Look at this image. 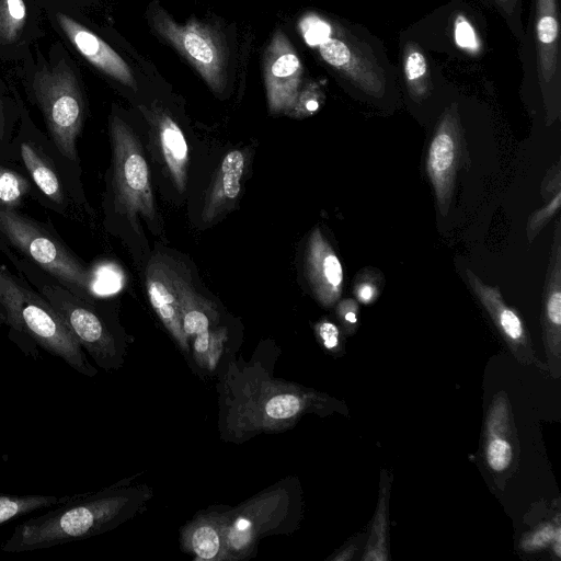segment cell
Masks as SVG:
<instances>
[{"label":"cell","instance_id":"obj_1","mask_svg":"<svg viewBox=\"0 0 561 561\" xmlns=\"http://www.w3.org/2000/svg\"><path fill=\"white\" fill-rule=\"evenodd\" d=\"M298 25L307 45L352 88L382 99L396 85L398 72L382 45L362 26L312 12L304 15Z\"/></svg>","mask_w":561,"mask_h":561},{"label":"cell","instance_id":"obj_2","mask_svg":"<svg viewBox=\"0 0 561 561\" xmlns=\"http://www.w3.org/2000/svg\"><path fill=\"white\" fill-rule=\"evenodd\" d=\"M133 500L129 491L121 489L69 496L46 513L15 526L1 550L27 552L99 535L126 517Z\"/></svg>","mask_w":561,"mask_h":561},{"label":"cell","instance_id":"obj_3","mask_svg":"<svg viewBox=\"0 0 561 561\" xmlns=\"http://www.w3.org/2000/svg\"><path fill=\"white\" fill-rule=\"evenodd\" d=\"M0 306L9 324L27 334L48 353L64 359L88 377L98 370L87 359L82 346L48 301L43 300L0 266Z\"/></svg>","mask_w":561,"mask_h":561},{"label":"cell","instance_id":"obj_4","mask_svg":"<svg viewBox=\"0 0 561 561\" xmlns=\"http://www.w3.org/2000/svg\"><path fill=\"white\" fill-rule=\"evenodd\" d=\"M520 44L524 82L540 94L547 108L559 100L561 85L560 1L533 0Z\"/></svg>","mask_w":561,"mask_h":561},{"label":"cell","instance_id":"obj_5","mask_svg":"<svg viewBox=\"0 0 561 561\" xmlns=\"http://www.w3.org/2000/svg\"><path fill=\"white\" fill-rule=\"evenodd\" d=\"M0 231L73 294L98 295V273L30 219L0 204ZM81 297V294H80Z\"/></svg>","mask_w":561,"mask_h":561},{"label":"cell","instance_id":"obj_6","mask_svg":"<svg viewBox=\"0 0 561 561\" xmlns=\"http://www.w3.org/2000/svg\"><path fill=\"white\" fill-rule=\"evenodd\" d=\"M110 133L116 210L126 215L134 225L139 215L153 221L156 219L153 193L149 168L139 139L117 116L111 118Z\"/></svg>","mask_w":561,"mask_h":561},{"label":"cell","instance_id":"obj_7","mask_svg":"<svg viewBox=\"0 0 561 561\" xmlns=\"http://www.w3.org/2000/svg\"><path fill=\"white\" fill-rule=\"evenodd\" d=\"M34 92L58 151L77 160L76 140L83 121V100L75 75L64 62L34 77Z\"/></svg>","mask_w":561,"mask_h":561},{"label":"cell","instance_id":"obj_8","mask_svg":"<svg viewBox=\"0 0 561 561\" xmlns=\"http://www.w3.org/2000/svg\"><path fill=\"white\" fill-rule=\"evenodd\" d=\"M149 19L154 32L196 69L214 92L226 88L227 51L213 27L195 20L178 23L158 4L150 8Z\"/></svg>","mask_w":561,"mask_h":561},{"label":"cell","instance_id":"obj_9","mask_svg":"<svg viewBox=\"0 0 561 561\" xmlns=\"http://www.w3.org/2000/svg\"><path fill=\"white\" fill-rule=\"evenodd\" d=\"M314 399V394L299 387L266 380L234 401L230 422L240 432L285 428L308 411Z\"/></svg>","mask_w":561,"mask_h":561},{"label":"cell","instance_id":"obj_10","mask_svg":"<svg viewBox=\"0 0 561 561\" xmlns=\"http://www.w3.org/2000/svg\"><path fill=\"white\" fill-rule=\"evenodd\" d=\"M43 291L96 364L104 369L116 368L122 359L121 347L104 320L71 291L54 287Z\"/></svg>","mask_w":561,"mask_h":561},{"label":"cell","instance_id":"obj_11","mask_svg":"<svg viewBox=\"0 0 561 561\" xmlns=\"http://www.w3.org/2000/svg\"><path fill=\"white\" fill-rule=\"evenodd\" d=\"M285 500L280 490L265 492L225 514L227 561L241 560L254 552L259 536L275 527L282 517Z\"/></svg>","mask_w":561,"mask_h":561},{"label":"cell","instance_id":"obj_12","mask_svg":"<svg viewBox=\"0 0 561 561\" xmlns=\"http://www.w3.org/2000/svg\"><path fill=\"white\" fill-rule=\"evenodd\" d=\"M267 105L273 114H289L302 82V65L282 30L273 34L263 58Z\"/></svg>","mask_w":561,"mask_h":561},{"label":"cell","instance_id":"obj_13","mask_svg":"<svg viewBox=\"0 0 561 561\" xmlns=\"http://www.w3.org/2000/svg\"><path fill=\"white\" fill-rule=\"evenodd\" d=\"M460 153V126L457 104H451L440 116L431 140L426 170L435 191L437 205L446 215L450 205Z\"/></svg>","mask_w":561,"mask_h":561},{"label":"cell","instance_id":"obj_14","mask_svg":"<svg viewBox=\"0 0 561 561\" xmlns=\"http://www.w3.org/2000/svg\"><path fill=\"white\" fill-rule=\"evenodd\" d=\"M306 274L321 305L331 307L339 300L343 287V267L319 228L313 229L308 240Z\"/></svg>","mask_w":561,"mask_h":561},{"label":"cell","instance_id":"obj_15","mask_svg":"<svg viewBox=\"0 0 561 561\" xmlns=\"http://www.w3.org/2000/svg\"><path fill=\"white\" fill-rule=\"evenodd\" d=\"M146 288L156 313L182 351L188 353V340L182 328L170 260L152 257L146 270Z\"/></svg>","mask_w":561,"mask_h":561},{"label":"cell","instance_id":"obj_16","mask_svg":"<svg viewBox=\"0 0 561 561\" xmlns=\"http://www.w3.org/2000/svg\"><path fill=\"white\" fill-rule=\"evenodd\" d=\"M56 18L73 46L93 66L124 85L136 88L129 66L107 43L64 13Z\"/></svg>","mask_w":561,"mask_h":561},{"label":"cell","instance_id":"obj_17","mask_svg":"<svg viewBox=\"0 0 561 561\" xmlns=\"http://www.w3.org/2000/svg\"><path fill=\"white\" fill-rule=\"evenodd\" d=\"M245 157L241 150L229 151L219 167L206 192L201 217L204 224H210L232 208L241 192Z\"/></svg>","mask_w":561,"mask_h":561},{"label":"cell","instance_id":"obj_18","mask_svg":"<svg viewBox=\"0 0 561 561\" xmlns=\"http://www.w3.org/2000/svg\"><path fill=\"white\" fill-rule=\"evenodd\" d=\"M467 277L470 287L484 306L516 356L518 355L525 358L530 347L519 316L505 304L496 287L484 284L471 271H467Z\"/></svg>","mask_w":561,"mask_h":561},{"label":"cell","instance_id":"obj_19","mask_svg":"<svg viewBox=\"0 0 561 561\" xmlns=\"http://www.w3.org/2000/svg\"><path fill=\"white\" fill-rule=\"evenodd\" d=\"M184 550L202 561H227L226 517L211 513L192 520L182 531Z\"/></svg>","mask_w":561,"mask_h":561},{"label":"cell","instance_id":"obj_20","mask_svg":"<svg viewBox=\"0 0 561 561\" xmlns=\"http://www.w3.org/2000/svg\"><path fill=\"white\" fill-rule=\"evenodd\" d=\"M164 164L179 192H184L190 161L188 146L181 127L164 112L150 118Z\"/></svg>","mask_w":561,"mask_h":561},{"label":"cell","instance_id":"obj_21","mask_svg":"<svg viewBox=\"0 0 561 561\" xmlns=\"http://www.w3.org/2000/svg\"><path fill=\"white\" fill-rule=\"evenodd\" d=\"M172 277L178 295L180 316L183 331L187 337H193L218 321V311L214 304L198 294L187 278L171 262Z\"/></svg>","mask_w":561,"mask_h":561},{"label":"cell","instance_id":"obj_22","mask_svg":"<svg viewBox=\"0 0 561 561\" xmlns=\"http://www.w3.org/2000/svg\"><path fill=\"white\" fill-rule=\"evenodd\" d=\"M557 227L552 266L549 268L545 294V342L550 360L559 366L561 341V248Z\"/></svg>","mask_w":561,"mask_h":561},{"label":"cell","instance_id":"obj_23","mask_svg":"<svg viewBox=\"0 0 561 561\" xmlns=\"http://www.w3.org/2000/svg\"><path fill=\"white\" fill-rule=\"evenodd\" d=\"M401 76L409 98L415 103L426 100L434 90V68L430 55L414 39L400 46Z\"/></svg>","mask_w":561,"mask_h":561},{"label":"cell","instance_id":"obj_24","mask_svg":"<svg viewBox=\"0 0 561 561\" xmlns=\"http://www.w3.org/2000/svg\"><path fill=\"white\" fill-rule=\"evenodd\" d=\"M508 430L507 403L499 397L490 410L485 448L488 465L495 472L506 470L513 459V448L507 440Z\"/></svg>","mask_w":561,"mask_h":561},{"label":"cell","instance_id":"obj_25","mask_svg":"<svg viewBox=\"0 0 561 561\" xmlns=\"http://www.w3.org/2000/svg\"><path fill=\"white\" fill-rule=\"evenodd\" d=\"M21 156L38 188L53 202L60 204L64 199L61 185L47 161L27 142L22 144Z\"/></svg>","mask_w":561,"mask_h":561},{"label":"cell","instance_id":"obj_26","mask_svg":"<svg viewBox=\"0 0 561 561\" xmlns=\"http://www.w3.org/2000/svg\"><path fill=\"white\" fill-rule=\"evenodd\" d=\"M69 496L8 495L0 493V525L19 516L49 508L65 502Z\"/></svg>","mask_w":561,"mask_h":561},{"label":"cell","instance_id":"obj_27","mask_svg":"<svg viewBox=\"0 0 561 561\" xmlns=\"http://www.w3.org/2000/svg\"><path fill=\"white\" fill-rule=\"evenodd\" d=\"M387 513L386 501L380 497L373 524L370 539L366 546L363 560H387Z\"/></svg>","mask_w":561,"mask_h":561},{"label":"cell","instance_id":"obj_28","mask_svg":"<svg viewBox=\"0 0 561 561\" xmlns=\"http://www.w3.org/2000/svg\"><path fill=\"white\" fill-rule=\"evenodd\" d=\"M26 15L23 0H0V30L5 39L14 38Z\"/></svg>","mask_w":561,"mask_h":561},{"label":"cell","instance_id":"obj_29","mask_svg":"<svg viewBox=\"0 0 561 561\" xmlns=\"http://www.w3.org/2000/svg\"><path fill=\"white\" fill-rule=\"evenodd\" d=\"M30 188L28 182L19 173L0 167V204L15 206Z\"/></svg>","mask_w":561,"mask_h":561},{"label":"cell","instance_id":"obj_30","mask_svg":"<svg viewBox=\"0 0 561 561\" xmlns=\"http://www.w3.org/2000/svg\"><path fill=\"white\" fill-rule=\"evenodd\" d=\"M518 43L523 41L525 26L522 21L523 0H492Z\"/></svg>","mask_w":561,"mask_h":561},{"label":"cell","instance_id":"obj_31","mask_svg":"<svg viewBox=\"0 0 561 561\" xmlns=\"http://www.w3.org/2000/svg\"><path fill=\"white\" fill-rule=\"evenodd\" d=\"M320 106V92L318 87L309 84L300 89L296 103L288 115L297 118L313 114Z\"/></svg>","mask_w":561,"mask_h":561},{"label":"cell","instance_id":"obj_32","mask_svg":"<svg viewBox=\"0 0 561 561\" xmlns=\"http://www.w3.org/2000/svg\"><path fill=\"white\" fill-rule=\"evenodd\" d=\"M227 329L218 328L210 329L209 345L206 354L205 369L213 371L216 369L220 356L224 352V346L227 341Z\"/></svg>","mask_w":561,"mask_h":561},{"label":"cell","instance_id":"obj_33","mask_svg":"<svg viewBox=\"0 0 561 561\" xmlns=\"http://www.w3.org/2000/svg\"><path fill=\"white\" fill-rule=\"evenodd\" d=\"M561 194L558 192L548 205L537 210L529 219L528 233L530 239L547 224L560 207Z\"/></svg>","mask_w":561,"mask_h":561},{"label":"cell","instance_id":"obj_34","mask_svg":"<svg viewBox=\"0 0 561 561\" xmlns=\"http://www.w3.org/2000/svg\"><path fill=\"white\" fill-rule=\"evenodd\" d=\"M554 533L556 529L552 525H543L536 529L533 534L525 537L520 543V547L526 551H534L543 548L553 541Z\"/></svg>","mask_w":561,"mask_h":561},{"label":"cell","instance_id":"obj_35","mask_svg":"<svg viewBox=\"0 0 561 561\" xmlns=\"http://www.w3.org/2000/svg\"><path fill=\"white\" fill-rule=\"evenodd\" d=\"M316 332L323 347L328 351H335L340 344V331L330 321H321L316 325Z\"/></svg>","mask_w":561,"mask_h":561},{"label":"cell","instance_id":"obj_36","mask_svg":"<svg viewBox=\"0 0 561 561\" xmlns=\"http://www.w3.org/2000/svg\"><path fill=\"white\" fill-rule=\"evenodd\" d=\"M357 311L358 306L353 299H344L337 306V316L347 329L357 323Z\"/></svg>","mask_w":561,"mask_h":561},{"label":"cell","instance_id":"obj_37","mask_svg":"<svg viewBox=\"0 0 561 561\" xmlns=\"http://www.w3.org/2000/svg\"><path fill=\"white\" fill-rule=\"evenodd\" d=\"M210 329L194 336L193 355L196 364L205 369L206 354L209 345Z\"/></svg>","mask_w":561,"mask_h":561},{"label":"cell","instance_id":"obj_38","mask_svg":"<svg viewBox=\"0 0 561 561\" xmlns=\"http://www.w3.org/2000/svg\"><path fill=\"white\" fill-rule=\"evenodd\" d=\"M455 35L457 43L463 47H473L476 44L473 30L470 24L466 21H461L457 23L455 28Z\"/></svg>","mask_w":561,"mask_h":561},{"label":"cell","instance_id":"obj_39","mask_svg":"<svg viewBox=\"0 0 561 561\" xmlns=\"http://www.w3.org/2000/svg\"><path fill=\"white\" fill-rule=\"evenodd\" d=\"M356 298L363 304L371 302L377 295V288L373 283L362 282L355 287Z\"/></svg>","mask_w":561,"mask_h":561},{"label":"cell","instance_id":"obj_40","mask_svg":"<svg viewBox=\"0 0 561 561\" xmlns=\"http://www.w3.org/2000/svg\"><path fill=\"white\" fill-rule=\"evenodd\" d=\"M354 550H355L354 547L351 546V547L344 549L340 554L334 557V560H350L353 558Z\"/></svg>","mask_w":561,"mask_h":561},{"label":"cell","instance_id":"obj_41","mask_svg":"<svg viewBox=\"0 0 561 561\" xmlns=\"http://www.w3.org/2000/svg\"><path fill=\"white\" fill-rule=\"evenodd\" d=\"M560 535H561L560 527H557L553 540H554V552L558 557H560Z\"/></svg>","mask_w":561,"mask_h":561}]
</instances>
